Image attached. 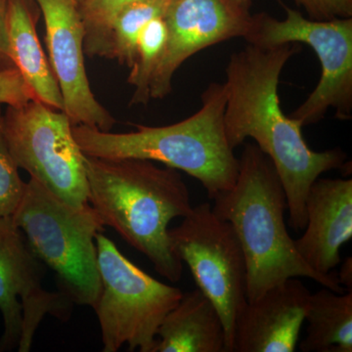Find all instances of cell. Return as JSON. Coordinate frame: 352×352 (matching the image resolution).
Masks as SVG:
<instances>
[{"label": "cell", "instance_id": "obj_11", "mask_svg": "<svg viewBox=\"0 0 352 352\" xmlns=\"http://www.w3.org/2000/svg\"><path fill=\"white\" fill-rule=\"evenodd\" d=\"M252 16L231 0H168L163 17L168 38L153 76L151 100L170 94L173 76L190 57L228 39L244 38Z\"/></svg>", "mask_w": 352, "mask_h": 352}, {"label": "cell", "instance_id": "obj_1", "mask_svg": "<svg viewBox=\"0 0 352 352\" xmlns=\"http://www.w3.org/2000/svg\"><path fill=\"white\" fill-rule=\"evenodd\" d=\"M298 51L296 43L271 47L248 43L231 55L224 83V126L229 145L235 149L252 138L270 157L286 194L289 226L296 232L307 226L305 199L312 183L324 173L342 170L347 164L346 153L340 149H310L302 124L282 111L280 76Z\"/></svg>", "mask_w": 352, "mask_h": 352}, {"label": "cell", "instance_id": "obj_25", "mask_svg": "<svg viewBox=\"0 0 352 352\" xmlns=\"http://www.w3.org/2000/svg\"><path fill=\"white\" fill-rule=\"evenodd\" d=\"M342 287H346L347 291L352 292V259L351 256L344 259L338 276Z\"/></svg>", "mask_w": 352, "mask_h": 352}, {"label": "cell", "instance_id": "obj_13", "mask_svg": "<svg viewBox=\"0 0 352 352\" xmlns=\"http://www.w3.org/2000/svg\"><path fill=\"white\" fill-rule=\"evenodd\" d=\"M309 296L298 278H289L247 302L236 318L232 352L296 351Z\"/></svg>", "mask_w": 352, "mask_h": 352}, {"label": "cell", "instance_id": "obj_16", "mask_svg": "<svg viewBox=\"0 0 352 352\" xmlns=\"http://www.w3.org/2000/svg\"><path fill=\"white\" fill-rule=\"evenodd\" d=\"M6 13L14 66L34 92L36 100L64 112L63 96L50 60L39 43L29 0H7Z\"/></svg>", "mask_w": 352, "mask_h": 352}, {"label": "cell", "instance_id": "obj_17", "mask_svg": "<svg viewBox=\"0 0 352 352\" xmlns=\"http://www.w3.org/2000/svg\"><path fill=\"white\" fill-rule=\"evenodd\" d=\"M303 352H352V292L337 293L323 287L310 294Z\"/></svg>", "mask_w": 352, "mask_h": 352}, {"label": "cell", "instance_id": "obj_9", "mask_svg": "<svg viewBox=\"0 0 352 352\" xmlns=\"http://www.w3.org/2000/svg\"><path fill=\"white\" fill-rule=\"evenodd\" d=\"M176 256L188 265L198 289L219 310L232 352L236 318L247 303V264L232 226L210 203L193 207L182 223L168 230Z\"/></svg>", "mask_w": 352, "mask_h": 352}, {"label": "cell", "instance_id": "obj_19", "mask_svg": "<svg viewBox=\"0 0 352 352\" xmlns=\"http://www.w3.org/2000/svg\"><path fill=\"white\" fill-rule=\"evenodd\" d=\"M168 31L163 17H157L145 25L138 43L135 61L127 82L134 89L131 105H146L151 100L150 87L155 72L166 50Z\"/></svg>", "mask_w": 352, "mask_h": 352}, {"label": "cell", "instance_id": "obj_18", "mask_svg": "<svg viewBox=\"0 0 352 352\" xmlns=\"http://www.w3.org/2000/svg\"><path fill=\"white\" fill-rule=\"evenodd\" d=\"M168 0H138L124 6L100 36L85 44L89 56L118 60L131 68L135 61L139 36L145 25L164 17Z\"/></svg>", "mask_w": 352, "mask_h": 352}, {"label": "cell", "instance_id": "obj_3", "mask_svg": "<svg viewBox=\"0 0 352 352\" xmlns=\"http://www.w3.org/2000/svg\"><path fill=\"white\" fill-rule=\"evenodd\" d=\"M239 175L230 189L214 197L212 210L232 226L247 264V300L254 302L289 278H309L344 293L336 274L312 270L296 251L285 222L288 203L274 164L256 144L245 145Z\"/></svg>", "mask_w": 352, "mask_h": 352}, {"label": "cell", "instance_id": "obj_26", "mask_svg": "<svg viewBox=\"0 0 352 352\" xmlns=\"http://www.w3.org/2000/svg\"><path fill=\"white\" fill-rule=\"evenodd\" d=\"M231 1L242 7V8L248 9V10H249L250 6L252 4V0H231Z\"/></svg>", "mask_w": 352, "mask_h": 352}, {"label": "cell", "instance_id": "obj_21", "mask_svg": "<svg viewBox=\"0 0 352 352\" xmlns=\"http://www.w3.org/2000/svg\"><path fill=\"white\" fill-rule=\"evenodd\" d=\"M135 1L138 0H85L78 4L85 28V45L100 36L124 6Z\"/></svg>", "mask_w": 352, "mask_h": 352}, {"label": "cell", "instance_id": "obj_27", "mask_svg": "<svg viewBox=\"0 0 352 352\" xmlns=\"http://www.w3.org/2000/svg\"><path fill=\"white\" fill-rule=\"evenodd\" d=\"M6 1L7 0H0V4H2V6H6Z\"/></svg>", "mask_w": 352, "mask_h": 352}, {"label": "cell", "instance_id": "obj_22", "mask_svg": "<svg viewBox=\"0 0 352 352\" xmlns=\"http://www.w3.org/2000/svg\"><path fill=\"white\" fill-rule=\"evenodd\" d=\"M36 100L34 92L16 68L0 72V105H20Z\"/></svg>", "mask_w": 352, "mask_h": 352}, {"label": "cell", "instance_id": "obj_20", "mask_svg": "<svg viewBox=\"0 0 352 352\" xmlns=\"http://www.w3.org/2000/svg\"><path fill=\"white\" fill-rule=\"evenodd\" d=\"M27 183L21 178L7 145L3 129V110L0 105V217L12 215L24 196Z\"/></svg>", "mask_w": 352, "mask_h": 352}, {"label": "cell", "instance_id": "obj_15", "mask_svg": "<svg viewBox=\"0 0 352 352\" xmlns=\"http://www.w3.org/2000/svg\"><path fill=\"white\" fill-rule=\"evenodd\" d=\"M154 352H227L219 310L199 289L183 293L157 330Z\"/></svg>", "mask_w": 352, "mask_h": 352}, {"label": "cell", "instance_id": "obj_6", "mask_svg": "<svg viewBox=\"0 0 352 352\" xmlns=\"http://www.w3.org/2000/svg\"><path fill=\"white\" fill-rule=\"evenodd\" d=\"M101 291L92 307L100 324L104 352H154L164 317L179 302L182 289L155 279L131 263L103 233L97 234Z\"/></svg>", "mask_w": 352, "mask_h": 352}, {"label": "cell", "instance_id": "obj_5", "mask_svg": "<svg viewBox=\"0 0 352 352\" xmlns=\"http://www.w3.org/2000/svg\"><path fill=\"white\" fill-rule=\"evenodd\" d=\"M12 217L34 256L56 274L59 291L94 307L101 291L95 239L105 228L96 210L73 207L30 178Z\"/></svg>", "mask_w": 352, "mask_h": 352}, {"label": "cell", "instance_id": "obj_14", "mask_svg": "<svg viewBox=\"0 0 352 352\" xmlns=\"http://www.w3.org/2000/svg\"><path fill=\"white\" fill-rule=\"evenodd\" d=\"M307 226L296 251L323 275L340 263V250L352 238V179L317 178L305 199Z\"/></svg>", "mask_w": 352, "mask_h": 352}, {"label": "cell", "instance_id": "obj_24", "mask_svg": "<svg viewBox=\"0 0 352 352\" xmlns=\"http://www.w3.org/2000/svg\"><path fill=\"white\" fill-rule=\"evenodd\" d=\"M6 6L0 4V72L15 68L7 36Z\"/></svg>", "mask_w": 352, "mask_h": 352}, {"label": "cell", "instance_id": "obj_4", "mask_svg": "<svg viewBox=\"0 0 352 352\" xmlns=\"http://www.w3.org/2000/svg\"><path fill=\"white\" fill-rule=\"evenodd\" d=\"M226 106L224 83L212 82L201 94L200 110L170 126H136L135 131L113 133L73 124L72 131L87 156L159 162L196 178L212 200L239 175V159L226 138Z\"/></svg>", "mask_w": 352, "mask_h": 352}, {"label": "cell", "instance_id": "obj_12", "mask_svg": "<svg viewBox=\"0 0 352 352\" xmlns=\"http://www.w3.org/2000/svg\"><path fill=\"white\" fill-rule=\"evenodd\" d=\"M43 14L50 64L73 124L111 131L115 118L97 100L85 66V28L76 0H32Z\"/></svg>", "mask_w": 352, "mask_h": 352}, {"label": "cell", "instance_id": "obj_2", "mask_svg": "<svg viewBox=\"0 0 352 352\" xmlns=\"http://www.w3.org/2000/svg\"><path fill=\"white\" fill-rule=\"evenodd\" d=\"M88 204L104 226L147 256L155 270L176 283L183 263L168 235L171 220L191 212L188 187L175 168L151 161L100 159L85 155Z\"/></svg>", "mask_w": 352, "mask_h": 352}, {"label": "cell", "instance_id": "obj_7", "mask_svg": "<svg viewBox=\"0 0 352 352\" xmlns=\"http://www.w3.org/2000/svg\"><path fill=\"white\" fill-rule=\"evenodd\" d=\"M285 20L265 13L252 16L245 39L249 44L271 47L285 43H305L321 64V78L295 112L289 115L302 126L320 122L330 109L339 120L352 117V18L317 21L283 6Z\"/></svg>", "mask_w": 352, "mask_h": 352}, {"label": "cell", "instance_id": "obj_23", "mask_svg": "<svg viewBox=\"0 0 352 352\" xmlns=\"http://www.w3.org/2000/svg\"><path fill=\"white\" fill-rule=\"evenodd\" d=\"M310 19L327 21L352 18V0H295Z\"/></svg>", "mask_w": 352, "mask_h": 352}, {"label": "cell", "instance_id": "obj_8", "mask_svg": "<svg viewBox=\"0 0 352 352\" xmlns=\"http://www.w3.org/2000/svg\"><path fill=\"white\" fill-rule=\"evenodd\" d=\"M66 113L31 100L7 106L3 129L18 168L29 173L60 200L80 208L88 204L85 154Z\"/></svg>", "mask_w": 352, "mask_h": 352}, {"label": "cell", "instance_id": "obj_10", "mask_svg": "<svg viewBox=\"0 0 352 352\" xmlns=\"http://www.w3.org/2000/svg\"><path fill=\"white\" fill-rule=\"evenodd\" d=\"M43 274L44 264L12 215L0 217V312L4 323L0 351H30L46 315L63 321L71 316L75 303L60 291H46Z\"/></svg>", "mask_w": 352, "mask_h": 352}, {"label": "cell", "instance_id": "obj_28", "mask_svg": "<svg viewBox=\"0 0 352 352\" xmlns=\"http://www.w3.org/2000/svg\"><path fill=\"white\" fill-rule=\"evenodd\" d=\"M76 2H78V4L82 3V2L85 1V0H76Z\"/></svg>", "mask_w": 352, "mask_h": 352}]
</instances>
